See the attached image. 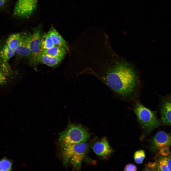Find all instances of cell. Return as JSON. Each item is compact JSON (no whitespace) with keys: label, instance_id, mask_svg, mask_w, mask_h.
I'll return each mask as SVG.
<instances>
[{"label":"cell","instance_id":"cell-1","mask_svg":"<svg viewBox=\"0 0 171 171\" xmlns=\"http://www.w3.org/2000/svg\"><path fill=\"white\" fill-rule=\"evenodd\" d=\"M87 148V145L85 142L61 147V154L64 166L66 167L70 164L74 171H78Z\"/></svg>","mask_w":171,"mask_h":171},{"label":"cell","instance_id":"cell-2","mask_svg":"<svg viewBox=\"0 0 171 171\" xmlns=\"http://www.w3.org/2000/svg\"><path fill=\"white\" fill-rule=\"evenodd\" d=\"M90 137L89 133L80 125L71 124L60 135L59 141L61 147L85 142Z\"/></svg>","mask_w":171,"mask_h":171},{"label":"cell","instance_id":"cell-3","mask_svg":"<svg viewBox=\"0 0 171 171\" xmlns=\"http://www.w3.org/2000/svg\"><path fill=\"white\" fill-rule=\"evenodd\" d=\"M134 111L138 122L146 132H150L160 125V122L157 117L156 111H152L137 102Z\"/></svg>","mask_w":171,"mask_h":171},{"label":"cell","instance_id":"cell-4","mask_svg":"<svg viewBox=\"0 0 171 171\" xmlns=\"http://www.w3.org/2000/svg\"><path fill=\"white\" fill-rule=\"evenodd\" d=\"M38 0H18L13 10V15L22 18L28 17L36 10Z\"/></svg>","mask_w":171,"mask_h":171},{"label":"cell","instance_id":"cell-5","mask_svg":"<svg viewBox=\"0 0 171 171\" xmlns=\"http://www.w3.org/2000/svg\"><path fill=\"white\" fill-rule=\"evenodd\" d=\"M42 28L41 25H39L33 29L30 45L31 57L29 61L30 64L35 66L37 57L41 52L40 42Z\"/></svg>","mask_w":171,"mask_h":171},{"label":"cell","instance_id":"cell-6","mask_svg":"<svg viewBox=\"0 0 171 171\" xmlns=\"http://www.w3.org/2000/svg\"><path fill=\"white\" fill-rule=\"evenodd\" d=\"M32 34L23 32L20 33V40L19 45L15 50V54L21 58L31 57L30 45Z\"/></svg>","mask_w":171,"mask_h":171},{"label":"cell","instance_id":"cell-7","mask_svg":"<svg viewBox=\"0 0 171 171\" xmlns=\"http://www.w3.org/2000/svg\"><path fill=\"white\" fill-rule=\"evenodd\" d=\"M171 145L170 135L164 131L158 132L152 139L151 141L150 149L154 151L159 150L161 147Z\"/></svg>","mask_w":171,"mask_h":171},{"label":"cell","instance_id":"cell-8","mask_svg":"<svg viewBox=\"0 0 171 171\" xmlns=\"http://www.w3.org/2000/svg\"><path fill=\"white\" fill-rule=\"evenodd\" d=\"M171 95H168L161 99V119L165 124L171 125Z\"/></svg>","mask_w":171,"mask_h":171},{"label":"cell","instance_id":"cell-9","mask_svg":"<svg viewBox=\"0 0 171 171\" xmlns=\"http://www.w3.org/2000/svg\"><path fill=\"white\" fill-rule=\"evenodd\" d=\"M93 150L97 155L100 156H107L112 152V150L107 140L105 137L95 143L93 146Z\"/></svg>","mask_w":171,"mask_h":171},{"label":"cell","instance_id":"cell-10","mask_svg":"<svg viewBox=\"0 0 171 171\" xmlns=\"http://www.w3.org/2000/svg\"><path fill=\"white\" fill-rule=\"evenodd\" d=\"M63 58V57H57L46 54L41 53L37 57L36 64L41 63L51 67H54L58 65Z\"/></svg>","mask_w":171,"mask_h":171},{"label":"cell","instance_id":"cell-11","mask_svg":"<svg viewBox=\"0 0 171 171\" xmlns=\"http://www.w3.org/2000/svg\"><path fill=\"white\" fill-rule=\"evenodd\" d=\"M14 72L11 69L7 62L0 61V86L7 84L13 76Z\"/></svg>","mask_w":171,"mask_h":171},{"label":"cell","instance_id":"cell-12","mask_svg":"<svg viewBox=\"0 0 171 171\" xmlns=\"http://www.w3.org/2000/svg\"><path fill=\"white\" fill-rule=\"evenodd\" d=\"M55 45L59 46L69 51L67 42L54 28H52L48 32Z\"/></svg>","mask_w":171,"mask_h":171},{"label":"cell","instance_id":"cell-13","mask_svg":"<svg viewBox=\"0 0 171 171\" xmlns=\"http://www.w3.org/2000/svg\"><path fill=\"white\" fill-rule=\"evenodd\" d=\"M15 54V51L10 48L5 42H0V61L7 62Z\"/></svg>","mask_w":171,"mask_h":171},{"label":"cell","instance_id":"cell-14","mask_svg":"<svg viewBox=\"0 0 171 171\" xmlns=\"http://www.w3.org/2000/svg\"><path fill=\"white\" fill-rule=\"evenodd\" d=\"M66 50L63 47L54 45L50 48L42 51L40 54L44 53L57 57H63L66 54Z\"/></svg>","mask_w":171,"mask_h":171},{"label":"cell","instance_id":"cell-15","mask_svg":"<svg viewBox=\"0 0 171 171\" xmlns=\"http://www.w3.org/2000/svg\"><path fill=\"white\" fill-rule=\"evenodd\" d=\"M20 40V33H14L8 37L5 43L10 48L15 51L19 45Z\"/></svg>","mask_w":171,"mask_h":171},{"label":"cell","instance_id":"cell-16","mask_svg":"<svg viewBox=\"0 0 171 171\" xmlns=\"http://www.w3.org/2000/svg\"><path fill=\"white\" fill-rule=\"evenodd\" d=\"M40 45L41 52L50 48L55 45L48 33H45L42 36Z\"/></svg>","mask_w":171,"mask_h":171},{"label":"cell","instance_id":"cell-17","mask_svg":"<svg viewBox=\"0 0 171 171\" xmlns=\"http://www.w3.org/2000/svg\"><path fill=\"white\" fill-rule=\"evenodd\" d=\"M12 163L9 160L3 158L0 160V171H10Z\"/></svg>","mask_w":171,"mask_h":171},{"label":"cell","instance_id":"cell-18","mask_svg":"<svg viewBox=\"0 0 171 171\" xmlns=\"http://www.w3.org/2000/svg\"><path fill=\"white\" fill-rule=\"evenodd\" d=\"M134 158L136 162L138 164L142 163L145 157L144 151L140 150L136 151L134 155Z\"/></svg>","mask_w":171,"mask_h":171},{"label":"cell","instance_id":"cell-19","mask_svg":"<svg viewBox=\"0 0 171 171\" xmlns=\"http://www.w3.org/2000/svg\"><path fill=\"white\" fill-rule=\"evenodd\" d=\"M158 162V168L160 171H169L166 163L165 157H160Z\"/></svg>","mask_w":171,"mask_h":171},{"label":"cell","instance_id":"cell-20","mask_svg":"<svg viewBox=\"0 0 171 171\" xmlns=\"http://www.w3.org/2000/svg\"><path fill=\"white\" fill-rule=\"evenodd\" d=\"M159 150V153L163 156H167L170 154L169 146H166L162 147Z\"/></svg>","mask_w":171,"mask_h":171},{"label":"cell","instance_id":"cell-21","mask_svg":"<svg viewBox=\"0 0 171 171\" xmlns=\"http://www.w3.org/2000/svg\"><path fill=\"white\" fill-rule=\"evenodd\" d=\"M137 167L134 165L129 164L127 165L124 169V171H137Z\"/></svg>","mask_w":171,"mask_h":171},{"label":"cell","instance_id":"cell-22","mask_svg":"<svg viewBox=\"0 0 171 171\" xmlns=\"http://www.w3.org/2000/svg\"><path fill=\"white\" fill-rule=\"evenodd\" d=\"M166 162L169 171H171V158L169 156L166 157Z\"/></svg>","mask_w":171,"mask_h":171},{"label":"cell","instance_id":"cell-23","mask_svg":"<svg viewBox=\"0 0 171 171\" xmlns=\"http://www.w3.org/2000/svg\"><path fill=\"white\" fill-rule=\"evenodd\" d=\"M8 1V0H0V8L4 6Z\"/></svg>","mask_w":171,"mask_h":171},{"label":"cell","instance_id":"cell-24","mask_svg":"<svg viewBox=\"0 0 171 171\" xmlns=\"http://www.w3.org/2000/svg\"><path fill=\"white\" fill-rule=\"evenodd\" d=\"M152 168H151L150 167H147L144 171H154V170L152 169Z\"/></svg>","mask_w":171,"mask_h":171},{"label":"cell","instance_id":"cell-25","mask_svg":"<svg viewBox=\"0 0 171 171\" xmlns=\"http://www.w3.org/2000/svg\"></svg>","mask_w":171,"mask_h":171}]
</instances>
